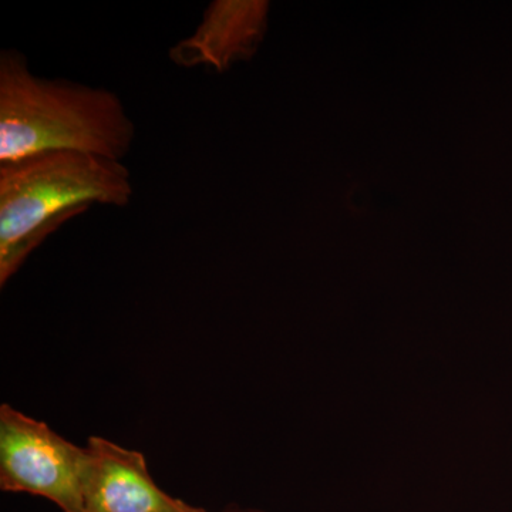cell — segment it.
<instances>
[{"label": "cell", "instance_id": "2", "mask_svg": "<svg viewBox=\"0 0 512 512\" xmlns=\"http://www.w3.org/2000/svg\"><path fill=\"white\" fill-rule=\"evenodd\" d=\"M131 174L121 161L52 151L0 164V286L64 222L93 205L126 207Z\"/></svg>", "mask_w": 512, "mask_h": 512}, {"label": "cell", "instance_id": "6", "mask_svg": "<svg viewBox=\"0 0 512 512\" xmlns=\"http://www.w3.org/2000/svg\"><path fill=\"white\" fill-rule=\"evenodd\" d=\"M208 512V511H205ZM221 512H262L258 510H247V508H239L235 507V505H232V507L225 508V510H222Z\"/></svg>", "mask_w": 512, "mask_h": 512}, {"label": "cell", "instance_id": "1", "mask_svg": "<svg viewBox=\"0 0 512 512\" xmlns=\"http://www.w3.org/2000/svg\"><path fill=\"white\" fill-rule=\"evenodd\" d=\"M134 138L136 126L116 93L43 79L18 50L0 53V164L52 151L123 161Z\"/></svg>", "mask_w": 512, "mask_h": 512}, {"label": "cell", "instance_id": "3", "mask_svg": "<svg viewBox=\"0 0 512 512\" xmlns=\"http://www.w3.org/2000/svg\"><path fill=\"white\" fill-rule=\"evenodd\" d=\"M89 468L87 447L8 403L0 406V490L46 498L62 512H82Z\"/></svg>", "mask_w": 512, "mask_h": 512}, {"label": "cell", "instance_id": "4", "mask_svg": "<svg viewBox=\"0 0 512 512\" xmlns=\"http://www.w3.org/2000/svg\"><path fill=\"white\" fill-rule=\"evenodd\" d=\"M90 468L82 512H205L173 497L151 477L146 456L103 439L87 441Z\"/></svg>", "mask_w": 512, "mask_h": 512}, {"label": "cell", "instance_id": "5", "mask_svg": "<svg viewBox=\"0 0 512 512\" xmlns=\"http://www.w3.org/2000/svg\"><path fill=\"white\" fill-rule=\"evenodd\" d=\"M271 5L266 0H214L194 35L171 49L177 66H204L224 73L258 53L268 30Z\"/></svg>", "mask_w": 512, "mask_h": 512}]
</instances>
